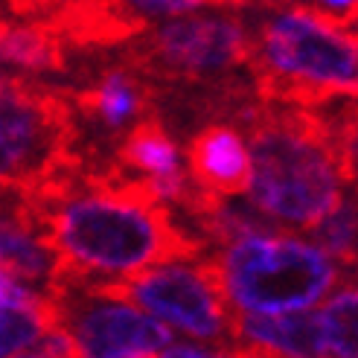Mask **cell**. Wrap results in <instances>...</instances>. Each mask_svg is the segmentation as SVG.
Returning a JSON list of instances; mask_svg holds the SVG:
<instances>
[{"label": "cell", "instance_id": "1", "mask_svg": "<svg viewBox=\"0 0 358 358\" xmlns=\"http://www.w3.org/2000/svg\"><path fill=\"white\" fill-rule=\"evenodd\" d=\"M73 184L70 178L27 189V207L17 213V222L56 250V265L125 274L187 259L199 248L160 207L120 201L96 187L94 195H70Z\"/></svg>", "mask_w": 358, "mask_h": 358}, {"label": "cell", "instance_id": "2", "mask_svg": "<svg viewBox=\"0 0 358 358\" xmlns=\"http://www.w3.org/2000/svg\"><path fill=\"white\" fill-rule=\"evenodd\" d=\"M355 125L332 129L306 111L262 120L250 137L248 192L268 216L315 227L341 204L352 178Z\"/></svg>", "mask_w": 358, "mask_h": 358}, {"label": "cell", "instance_id": "3", "mask_svg": "<svg viewBox=\"0 0 358 358\" xmlns=\"http://www.w3.org/2000/svg\"><path fill=\"white\" fill-rule=\"evenodd\" d=\"M219 265L227 300L245 312L309 309L335 285L327 250L297 239L242 236Z\"/></svg>", "mask_w": 358, "mask_h": 358}, {"label": "cell", "instance_id": "4", "mask_svg": "<svg viewBox=\"0 0 358 358\" xmlns=\"http://www.w3.org/2000/svg\"><path fill=\"white\" fill-rule=\"evenodd\" d=\"M352 15L324 9H292L262 27V62L271 76L317 91L355 96V35Z\"/></svg>", "mask_w": 358, "mask_h": 358}, {"label": "cell", "instance_id": "5", "mask_svg": "<svg viewBox=\"0 0 358 358\" xmlns=\"http://www.w3.org/2000/svg\"><path fill=\"white\" fill-rule=\"evenodd\" d=\"M64 102L24 82H0V187L29 189L70 164Z\"/></svg>", "mask_w": 358, "mask_h": 358}, {"label": "cell", "instance_id": "6", "mask_svg": "<svg viewBox=\"0 0 358 358\" xmlns=\"http://www.w3.org/2000/svg\"><path fill=\"white\" fill-rule=\"evenodd\" d=\"M56 327H64L76 338L82 355L99 358H137L155 355L169 341L166 324L131 309L122 300L99 297L96 303H73L70 297L52 300Z\"/></svg>", "mask_w": 358, "mask_h": 358}, {"label": "cell", "instance_id": "7", "mask_svg": "<svg viewBox=\"0 0 358 358\" xmlns=\"http://www.w3.org/2000/svg\"><path fill=\"white\" fill-rule=\"evenodd\" d=\"M250 47L239 24L224 17H189L164 27L152 47L146 50V62L172 73H216L227 70L250 56Z\"/></svg>", "mask_w": 358, "mask_h": 358}, {"label": "cell", "instance_id": "8", "mask_svg": "<svg viewBox=\"0 0 358 358\" xmlns=\"http://www.w3.org/2000/svg\"><path fill=\"white\" fill-rule=\"evenodd\" d=\"M234 350L239 355H329L320 312H248L234 315Z\"/></svg>", "mask_w": 358, "mask_h": 358}, {"label": "cell", "instance_id": "9", "mask_svg": "<svg viewBox=\"0 0 358 358\" xmlns=\"http://www.w3.org/2000/svg\"><path fill=\"white\" fill-rule=\"evenodd\" d=\"M189 175L207 195H239L250 184V155L234 129L213 125L189 143Z\"/></svg>", "mask_w": 358, "mask_h": 358}, {"label": "cell", "instance_id": "10", "mask_svg": "<svg viewBox=\"0 0 358 358\" xmlns=\"http://www.w3.org/2000/svg\"><path fill=\"white\" fill-rule=\"evenodd\" d=\"M0 262L17 277L41 280L50 277L52 268H56V250L17 219H0Z\"/></svg>", "mask_w": 358, "mask_h": 358}, {"label": "cell", "instance_id": "11", "mask_svg": "<svg viewBox=\"0 0 358 358\" xmlns=\"http://www.w3.org/2000/svg\"><path fill=\"white\" fill-rule=\"evenodd\" d=\"M120 164L149 175L172 172L178 169V152H175V143L166 137V131L160 129V122L140 120V125L122 143Z\"/></svg>", "mask_w": 358, "mask_h": 358}, {"label": "cell", "instance_id": "12", "mask_svg": "<svg viewBox=\"0 0 358 358\" xmlns=\"http://www.w3.org/2000/svg\"><path fill=\"white\" fill-rule=\"evenodd\" d=\"M79 105L91 117H99L102 122L122 125L129 117L143 114L146 99H143V91L137 87V82L131 76L111 73V76H105V82L96 87L94 94L79 96Z\"/></svg>", "mask_w": 358, "mask_h": 358}, {"label": "cell", "instance_id": "13", "mask_svg": "<svg viewBox=\"0 0 358 358\" xmlns=\"http://www.w3.org/2000/svg\"><path fill=\"white\" fill-rule=\"evenodd\" d=\"M355 289H344L341 294H335L320 317H324V329H327V344L329 355H355Z\"/></svg>", "mask_w": 358, "mask_h": 358}, {"label": "cell", "instance_id": "14", "mask_svg": "<svg viewBox=\"0 0 358 358\" xmlns=\"http://www.w3.org/2000/svg\"><path fill=\"white\" fill-rule=\"evenodd\" d=\"M315 227H317L320 245H324L335 259H341V262L355 259V207L352 204L341 201Z\"/></svg>", "mask_w": 358, "mask_h": 358}, {"label": "cell", "instance_id": "15", "mask_svg": "<svg viewBox=\"0 0 358 358\" xmlns=\"http://www.w3.org/2000/svg\"><path fill=\"white\" fill-rule=\"evenodd\" d=\"M44 332L38 312L0 306V355H24L27 347Z\"/></svg>", "mask_w": 358, "mask_h": 358}, {"label": "cell", "instance_id": "16", "mask_svg": "<svg viewBox=\"0 0 358 358\" xmlns=\"http://www.w3.org/2000/svg\"><path fill=\"white\" fill-rule=\"evenodd\" d=\"M160 355H166V358H207V355H219V352H210L207 347H195V344H166L164 352Z\"/></svg>", "mask_w": 358, "mask_h": 358}, {"label": "cell", "instance_id": "17", "mask_svg": "<svg viewBox=\"0 0 358 358\" xmlns=\"http://www.w3.org/2000/svg\"><path fill=\"white\" fill-rule=\"evenodd\" d=\"M320 3H324L327 9H329V6H332V9H335V6H344V9H350V6H355V0H320Z\"/></svg>", "mask_w": 358, "mask_h": 358}, {"label": "cell", "instance_id": "18", "mask_svg": "<svg viewBox=\"0 0 358 358\" xmlns=\"http://www.w3.org/2000/svg\"><path fill=\"white\" fill-rule=\"evenodd\" d=\"M0 201H3V195H0Z\"/></svg>", "mask_w": 358, "mask_h": 358}]
</instances>
